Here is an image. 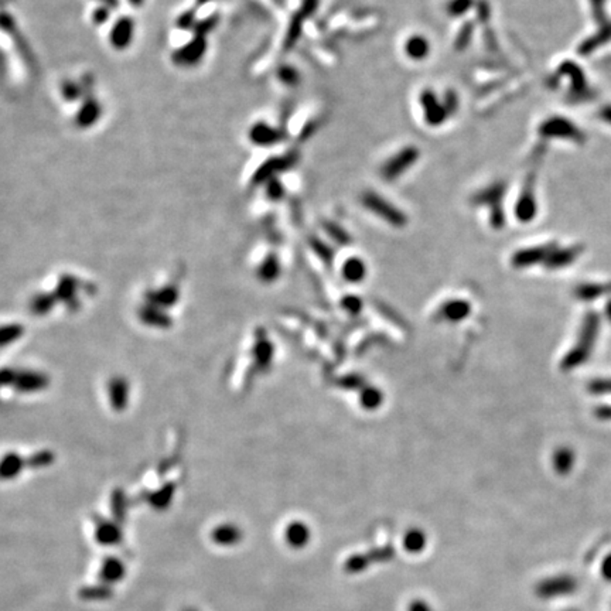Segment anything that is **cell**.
<instances>
[{"instance_id":"17","label":"cell","mask_w":611,"mask_h":611,"mask_svg":"<svg viewBox=\"0 0 611 611\" xmlns=\"http://www.w3.org/2000/svg\"><path fill=\"white\" fill-rule=\"evenodd\" d=\"M471 6V0H451L447 6V10L450 14L459 16L464 13Z\"/></svg>"},{"instance_id":"3","label":"cell","mask_w":611,"mask_h":611,"mask_svg":"<svg viewBox=\"0 0 611 611\" xmlns=\"http://www.w3.org/2000/svg\"><path fill=\"white\" fill-rule=\"evenodd\" d=\"M119 524L121 522L115 519H99L95 526V541L98 542V545L106 548L118 546L123 539L122 528Z\"/></svg>"},{"instance_id":"15","label":"cell","mask_w":611,"mask_h":611,"mask_svg":"<svg viewBox=\"0 0 611 611\" xmlns=\"http://www.w3.org/2000/svg\"><path fill=\"white\" fill-rule=\"evenodd\" d=\"M344 276L350 282H358L365 276V265L361 259L351 258L344 265Z\"/></svg>"},{"instance_id":"2","label":"cell","mask_w":611,"mask_h":611,"mask_svg":"<svg viewBox=\"0 0 611 611\" xmlns=\"http://www.w3.org/2000/svg\"><path fill=\"white\" fill-rule=\"evenodd\" d=\"M311 528L303 521H291L283 532L284 543L293 550H303L311 542Z\"/></svg>"},{"instance_id":"9","label":"cell","mask_w":611,"mask_h":611,"mask_svg":"<svg viewBox=\"0 0 611 611\" xmlns=\"http://www.w3.org/2000/svg\"><path fill=\"white\" fill-rule=\"evenodd\" d=\"M422 103H423L424 115H426V121L431 125L436 126L444 121V118H446L444 106L439 103L437 98L432 92H424L422 95Z\"/></svg>"},{"instance_id":"5","label":"cell","mask_w":611,"mask_h":611,"mask_svg":"<svg viewBox=\"0 0 611 611\" xmlns=\"http://www.w3.org/2000/svg\"><path fill=\"white\" fill-rule=\"evenodd\" d=\"M417 156H419V152L415 147L404 149L402 152L393 156L391 160L384 166V169H382L384 177H386L388 180L400 177L406 169H409L416 162Z\"/></svg>"},{"instance_id":"16","label":"cell","mask_w":611,"mask_h":611,"mask_svg":"<svg viewBox=\"0 0 611 611\" xmlns=\"http://www.w3.org/2000/svg\"><path fill=\"white\" fill-rule=\"evenodd\" d=\"M205 50V44L203 43H190L187 47L183 48V51L180 50L178 59L181 63H196L197 60H200V56L203 54V51Z\"/></svg>"},{"instance_id":"21","label":"cell","mask_w":611,"mask_h":611,"mask_svg":"<svg viewBox=\"0 0 611 611\" xmlns=\"http://www.w3.org/2000/svg\"><path fill=\"white\" fill-rule=\"evenodd\" d=\"M142 2H143V0H130L132 5H141Z\"/></svg>"},{"instance_id":"6","label":"cell","mask_w":611,"mask_h":611,"mask_svg":"<svg viewBox=\"0 0 611 611\" xmlns=\"http://www.w3.org/2000/svg\"><path fill=\"white\" fill-rule=\"evenodd\" d=\"M126 574V566L125 563L119 559L116 556H108L105 557L101 563V569H99V580L101 583L108 584V586H112V584L119 583Z\"/></svg>"},{"instance_id":"8","label":"cell","mask_w":611,"mask_h":611,"mask_svg":"<svg viewBox=\"0 0 611 611\" xmlns=\"http://www.w3.org/2000/svg\"><path fill=\"white\" fill-rule=\"evenodd\" d=\"M364 203L365 205L373 209L378 214H381V217H386L391 221H400L402 218V214L397 209H395L388 201H385L384 198H381L380 196H377L375 193H368L364 196Z\"/></svg>"},{"instance_id":"22","label":"cell","mask_w":611,"mask_h":611,"mask_svg":"<svg viewBox=\"0 0 611 611\" xmlns=\"http://www.w3.org/2000/svg\"><path fill=\"white\" fill-rule=\"evenodd\" d=\"M183 611H198L197 608H193V607H187V608H184Z\"/></svg>"},{"instance_id":"19","label":"cell","mask_w":611,"mask_h":611,"mask_svg":"<svg viewBox=\"0 0 611 611\" xmlns=\"http://www.w3.org/2000/svg\"><path fill=\"white\" fill-rule=\"evenodd\" d=\"M85 115H83L81 116V122L83 123H88L90 122V119L88 118H91V121H94V118L96 116V110H95V103H90V105H87L85 106Z\"/></svg>"},{"instance_id":"12","label":"cell","mask_w":611,"mask_h":611,"mask_svg":"<svg viewBox=\"0 0 611 611\" xmlns=\"http://www.w3.org/2000/svg\"><path fill=\"white\" fill-rule=\"evenodd\" d=\"M251 138L258 145H271V143L273 145L280 139V135L273 127H269L265 123H258L251 130Z\"/></svg>"},{"instance_id":"13","label":"cell","mask_w":611,"mask_h":611,"mask_svg":"<svg viewBox=\"0 0 611 611\" xmlns=\"http://www.w3.org/2000/svg\"><path fill=\"white\" fill-rule=\"evenodd\" d=\"M111 514L118 522H123L127 517V498L121 490H115L111 495Z\"/></svg>"},{"instance_id":"11","label":"cell","mask_w":611,"mask_h":611,"mask_svg":"<svg viewBox=\"0 0 611 611\" xmlns=\"http://www.w3.org/2000/svg\"><path fill=\"white\" fill-rule=\"evenodd\" d=\"M78 596L84 601H105L110 600L114 596V590L111 589V586L105 583L88 584V586L79 589Z\"/></svg>"},{"instance_id":"7","label":"cell","mask_w":611,"mask_h":611,"mask_svg":"<svg viewBox=\"0 0 611 611\" xmlns=\"http://www.w3.org/2000/svg\"><path fill=\"white\" fill-rule=\"evenodd\" d=\"M429 537L422 528H411L402 537V548L409 555L417 556L428 548Z\"/></svg>"},{"instance_id":"20","label":"cell","mask_w":611,"mask_h":611,"mask_svg":"<svg viewBox=\"0 0 611 611\" xmlns=\"http://www.w3.org/2000/svg\"><path fill=\"white\" fill-rule=\"evenodd\" d=\"M315 8H317V0H304L303 12H306V13H311Z\"/></svg>"},{"instance_id":"14","label":"cell","mask_w":611,"mask_h":611,"mask_svg":"<svg viewBox=\"0 0 611 611\" xmlns=\"http://www.w3.org/2000/svg\"><path fill=\"white\" fill-rule=\"evenodd\" d=\"M405 51L406 54L409 56V59L412 60H422L428 56L429 52V43L426 41V39L423 37H412L406 41L405 45Z\"/></svg>"},{"instance_id":"1","label":"cell","mask_w":611,"mask_h":611,"mask_svg":"<svg viewBox=\"0 0 611 611\" xmlns=\"http://www.w3.org/2000/svg\"><path fill=\"white\" fill-rule=\"evenodd\" d=\"M393 557H395V550L389 545L371 549L364 553H354L345 559L344 572L349 574H361L366 572L369 568H373L374 565L391 562Z\"/></svg>"},{"instance_id":"4","label":"cell","mask_w":611,"mask_h":611,"mask_svg":"<svg viewBox=\"0 0 611 611\" xmlns=\"http://www.w3.org/2000/svg\"><path fill=\"white\" fill-rule=\"evenodd\" d=\"M211 541L221 548L238 546L244 539V530L241 526L227 522L216 526L211 530Z\"/></svg>"},{"instance_id":"10","label":"cell","mask_w":611,"mask_h":611,"mask_svg":"<svg viewBox=\"0 0 611 611\" xmlns=\"http://www.w3.org/2000/svg\"><path fill=\"white\" fill-rule=\"evenodd\" d=\"M134 37V23L129 19H121L111 30V43L116 48H125Z\"/></svg>"},{"instance_id":"18","label":"cell","mask_w":611,"mask_h":611,"mask_svg":"<svg viewBox=\"0 0 611 611\" xmlns=\"http://www.w3.org/2000/svg\"><path fill=\"white\" fill-rule=\"evenodd\" d=\"M406 611H436L435 607L424 599H413L408 603Z\"/></svg>"}]
</instances>
